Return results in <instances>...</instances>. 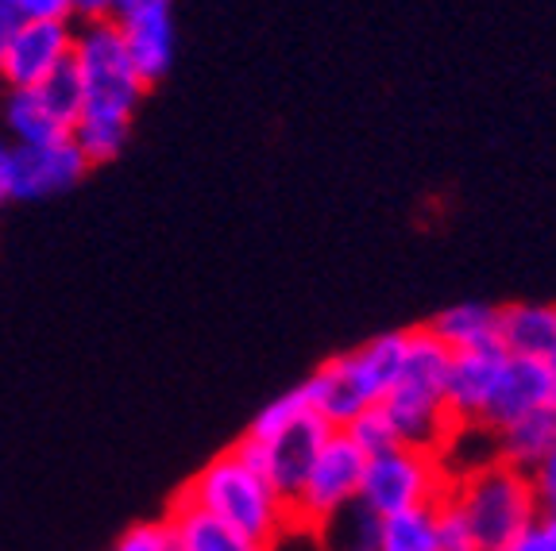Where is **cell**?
<instances>
[{
	"mask_svg": "<svg viewBox=\"0 0 556 551\" xmlns=\"http://www.w3.org/2000/svg\"><path fill=\"white\" fill-rule=\"evenodd\" d=\"M364 466H367L364 451L344 432H332L325 439L321 456L313 459L309 474H305V486L294 501V517L317 525L321 517H329L332 509L356 501L359 486H364Z\"/></svg>",
	"mask_w": 556,
	"mask_h": 551,
	"instance_id": "9c48e42d",
	"label": "cell"
},
{
	"mask_svg": "<svg viewBox=\"0 0 556 551\" xmlns=\"http://www.w3.org/2000/svg\"><path fill=\"white\" fill-rule=\"evenodd\" d=\"M406 347L409 328H402V332H382V336H371L352 351L325 359L305 379L313 413L321 417L329 428L344 432L359 413L382 406L402 374Z\"/></svg>",
	"mask_w": 556,
	"mask_h": 551,
	"instance_id": "6da1fadb",
	"label": "cell"
},
{
	"mask_svg": "<svg viewBox=\"0 0 556 551\" xmlns=\"http://www.w3.org/2000/svg\"><path fill=\"white\" fill-rule=\"evenodd\" d=\"M74 27L78 20H20L12 31L4 59H0V86L35 89L54 69L74 62Z\"/></svg>",
	"mask_w": 556,
	"mask_h": 551,
	"instance_id": "ba28073f",
	"label": "cell"
},
{
	"mask_svg": "<svg viewBox=\"0 0 556 551\" xmlns=\"http://www.w3.org/2000/svg\"><path fill=\"white\" fill-rule=\"evenodd\" d=\"M498 344L506 355L556 362V305H503Z\"/></svg>",
	"mask_w": 556,
	"mask_h": 551,
	"instance_id": "2e32d148",
	"label": "cell"
},
{
	"mask_svg": "<svg viewBox=\"0 0 556 551\" xmlns=\"http://www.w3.org/2000/svg\"><path fill=\"white\" fill-rule=\"evenodd\" d=\"M0 131L16 146H43L70 139V131L54 120L51 108L35 89H4V97H0Z\"/></svg>",
	"mask_w": 556,
	"mask_h": 551,
	"instance_id": "ac0fdd59",
	"label": "cell"
},
{
	"mask_svg": "<svg viewBox=\"0 0 556 551\" xmlns=\"http://www.w3.org/2000/svg\"><path fill=\"white\" fill-rule=\"evenodd\" d=\"M166 525H170L174 551H267V543L228 528L225 521L186 501L182 494L166 509Z\"/></svg>",
	"mask_w": 556,
	"mask_h": 551,
	"instance_id": "5bb4252c",
	"label": "cell"
},
{
	"mask_svg": "<svg viewBox=\"0 0 556 551\" xmlns=\"http://www.w3.org/2000/svg\"><path fill=\"white\" fill-rule=\"evenodd\" d=\"M124 0H78V20H116Z\"/></svg>",
	"mask_w": 556,
	"mask_h": 551,
	"instance_id": "4dcf8cb0",
	"label": "cell"
},
{
	"mask_svg": "<svg viewBox=\"0 0 556 551\" xmlns=\"http://www.w3.org/2000/svg\"><path fill=\"white\" fill-rule=\"evenodd\" d=\"M344 436L352 439V444H356V448L364 451L367 459L379 456V451H387V448H399V439H394L391 421H387V413H382L379 406L367 409V413H359L356 421H352L344 428Z\"/></svg>",
	"mask_w": 556,
	"mask_h": 551,
	"instance_id": "cb8c5ba5",
	"label": "cell"
},
{
	"mask_svg": "<svg viewBox=\"0 0 556 551\" xmlns=\"http://www.w3.org/2000/svg\"><path fill=\"white\" fill-rule=\"evenodd\" d=\"M93 166L86 163L74 139L43 146H12L9 181H4V201H43L70 193Z\"/></svg>",
	"mask_w": 556,
	"mask_h": 551,
	"instance_id": "30bf717a",
	"label": "cell"
},
{
	"mask_svg": "<svg viewBox=\"0 0 556 551\" xmlns=\"http://www.w3.org/2000/svg\"><path fill=\"white\" fill-rule=\"evenodd\" d=\"M325 551H382V517L367 501H348L317 521Z\"/></svg>",
	"mask_w": 556,
	"mask_h": 551,
	"instance_id": "d6986e66",
	"label": "cell"
},
{
	"mask_svg": "<svg viewBox=\"0 0 556 551\" xmlns=\"http://www.w3.org/2000/svg\"><path fill=\"white\" fill-rule=\"evenodd\" d=\"M113 551H174L170 525H166V517L139 521V525L124 528L121 540L113 543Z\"/></svg>",
	"mask_w": 556,
	"mask_h": 551,
	"instance_id": "d4e9b609",
	"label": "cell"
},
{
	"mask_svg": "<svg viewBox=\"0 0 556 551\" xmlns=\"http://www.w3.org/2000/svg\"><path fill=\"white\" fill-rule=\"evenodd\" d=\"M448 362L452 351L429 332L426 324L409 328V347L394 389L382 401V413L391 421L394 439L402 448L437 451L452 428L448 409Z\"/></svg>",
	"mask_w": 556,
	"mask_h": 551,
	"instance_id": "7a4b0ae2",
	"label": "cell"
},
{
	"mask_svg": "<svg viewBox=\"0 0 556 551\" xmlns=\"http://www.w3.org/2000/svg\"><path fill=\"white\" fill-rule=\"evenodd\" d=\"M178 494L198 509H205V513H213L217 521H225L228 528L252 536L260 543H267L278 528L294 517V509L270 490L267 478L236 448L208 459Z\"/></svg>",
	"mask_w": 556,
	"mask_h": 551,
	"instance_id": "3957f363",
	"label": "cell"
},
{
	"mask_svg": "<svg viewBox=\"0 0 556 551\" xmlns=\"http://www.w3.org/2000/svg\"><path fill=\"white\" fill-rule=\"evenodd\" d=\"M444 498L460 509L476 551H503L530 525L541 521V501L533 478L510 463H495L471 474L464 483H452Z\"/></svg>",
	"mask_w": 556,
	"mask_h": 551,
	"instance_id": "5b68a950",
	"label": "cell"
},
{
	"mask_svg": "<svg viewBox=\"0 0 556 551\" xmlns=\"http://www.w3.org/2000/svg\"><path fill=\"white\" fill-rule=\"evenodd\" d=\"M444 494H448V478L433 451L402 448V444L367 459L364 486H359V501H367L379 517L437 505Z\"/></svg>",
	"mask_w": 556,
	"mask_h": 551,
	"instance_id": "8992f818",
	"label": "cell"
},
{
	"mask_svg": "<svg viewBox=\"0 0 556 551\" xmlns=\"http://www.w3.org/2000/svg\"><path fill=\"white\" fill-rule=\"evenodd\" d=\"M12 139L0 131V205H4V181H9V163H12Z\"/></svg>",
	"mask_w": 556,
	"mask_h": 551,
	"instance_id": "d6a6232c",
	"label": "cell"
},
{
	"mask_svg": "<svg viewBox=\"0 0 556 551\" xmlns=\"http://www.w3.org/2000/svg\"><path fill=\"white\" fill-rule=\"evenodd\" d=\"M267 551H325V548H321V536H317V525H309L302 517H290L267 540Z\"/></svg>",
	"mask_w": 556,
	"mask_h": 551,
	"instance_id": "4316f807",
	"label": "cell"
},
{
	"mask_svg": "<svg viewBox=\"0 0 556 551\" xmlns=\"http://www.w3.org/2000/svg\"><path fill=\"white\" fill-rule=\"evenodd\" d=\"M35 93L43 97V104L51 108V116L62 124V128L74 131V124L81 120V108H86V86H81V74L74 62L54 69L43 86H35Z\"/></svg>",
	"mask_w": 556,
	"mask_h": 551,
	"instance_id": "7402d4cb",
	"label": "cell"
},
{
	"mask_svg": "<svg viewBox=\"0 0 556 551\" xmlns=\"http://www.w3.org/2000/svg\"><path fill=\"white\" fill-rule=\"evenodd\" d=\"M498 320H503V305L464 302L437 312L426 328L448 351H479V347H503L498 344Z\"/></svg>",
	"mask_w": 556,
	"mask_h": 551,
	"instance_id": "e0dca14e",
	"label": "cell"
},
{
	"mask_svg": "<svg viewBox=\"0 0 556 551\" xmlns=\"http://www.w3.org/2000/svg\"><path fill=\"white\" fill-rule=\"evenodd\" d=\"M332 432L337 428H329L317 413H305L302 421H294L290 428L275 432V436H267V439L240 436L232 448L267 478L278 498L294 509L298 494H302V486H305V474H309L313 459L321 456L325 439H329Z\"/></svg>",
	"mask_w": 556,
	"mask_h": 551,
	"instance_id": "52a82bcc",
	"label": "cell"
},
{
	"mask_svg": "<svg viewBox=\"0 0 556 551\" xmlns=\"http://www.w3.org/2000/svg\"><path fill=\"white\" fill-rule=\"evenodd\" d=\"M20 20H78V0H12Z\"/></svg>",
	"mask_w": 556,
	"mask_h": 551,
	"instance_id": "83f0119b",
	"label": "cell"
},
{
	"mask_svg": "<svg viewBox=\"0 0 556 551\" xmlns=\"http://www.w3.org/2000/svg\"><path fill=\"white\" fill-rule=\"evenodd\" d=\"M548 406H556V362L506 355L495 382V394L486 401L483 424H491L498 432L506 424L521 421L526 413H538V409Z\"/></svg>",
	"mask_w": 556,
	"mask_h": 551,
	"instance_id": "7c38bea8",
	"label": "cell"
},
{
	"mask_svg": "<svg viewBox=\"0 0 556 551\" xmlns=\"http://www.w3.org/2000/svg\"><path fill=\"white\" fill-rule=\"evenodd\" d=\"M0 4H12V0H0Z\"/></svg>",
	"mask_w": 556,
	"mask_h": 551,
	"instance_id": "836d02e7",
	"label": "cell"
},
{
	"mask_svg": "<svg viewBox=\"0 0 556 551\" xmlns=\"http://www.w3.org/2000/svg\"><path fill=\"white\" fill-rule=\"evenodd\" d=\"M437 540H441V551H476L460 509L452 505L448 498L437 501Z\"/></svg>",
	"mask_w": 556,
	"mask_h": 551,
	"instance_id": "484cf974",
	"label": "cell"
},
{
	"mask_svg": "<svg viewBox=\"0 0 556 551\" xmlns=\"http://www.w3.org/2000/svg\"><path fill=\"white\" fill-rule=\"evenodd\" d=\"M433 456H437V463H441L448 486L464 483V478L486 471V466L503 463L498 432L483 421H452L448 436L441 439V448H437Z\"/></svg>",
	"mask_w": 556,
	"mask_h": 551,
	"instance_id": "9a60e30c",
	"label": "cell"
},
{
	"mask_svg": "<svg viewBox=\"0 0 556 551\" xmlns=\"http://www.w3.org/2000/svg\"><path fill=\"white\" fill-rule=\"evenodd\" d=\"M503 347H479V351H452L448 362V409L452 421H483L486 401L495 394L503 371Z\"/></svg>",
	"mask_w": 556,
	"mask_h": 551,
	"instance_id": "4fadbf2b",
	"label": "cell"
},
{
	"mask_svg": "<svg viewBox=\"0 0 556 551\" xmlns=\"http://www.w3.org/2000/svg\"><path fill=\"white\" fill-rule=\"evenodd\" d=\"M174 0H124L116 12V24L124 31V43L136 62L139 78L155 86L174 66Z\"/></svg>",
	"mask_w": 556,
	"mask_h": 551,
	"instance_id": "8fae6325",
	"label": "cell"
},
{
	"mask_svg": "<svg viewBox=\"0 0 556 551\" xmlns=\"http://www.w3.org/2000/svg\"><path fill=\"white\" fill-rule=\"evenodd\" d=\"M382 551H441V540H437V505L382 517Z\"/></svg>",
	"mask_w": 556,
	"mask_h": 551,
	"instance_id": "44dd1931",
	"label": "cell"
},
{
	"mask_svg": "<svg viewBox=\"0 0 556 551\" xmlns=\"http://www.w3.org/2000/svg\"><path fill=\"white\" fill-rule=\"evenodd\" d=\"M74 66H78L81 86H86L81 116L131 128L151 86L139 78L116 20H78V27H74Z\"/></svg>",
	"mask_w": 556,
	"mask_h": 551,
	"instance_id": "277c9868",
	"label": "cell"
},
{
	"mask_svg": "<svg viewBox=\"0 0 556 551\" xmlns=\"http://www.w3.org/2000/svg\"><path fill=\"white\" fill-rule=\"evenodd\" d=\"M498 448H503V463L533 474L541 459L556 448V406L526 413L521 421L498 428Z\"/></svg>",
	"mask_w": 556,
	"mask_h": 551,
	"instance_id": "ffe728a7",
	"label": "cell"
},
{
	"mask_svg": "<svg viewBox=\"0 0 556 551\" xmlns=\"http://www.w3.org/2000/svg\"><path fill=\"white\" fill-rule=\"evenodd\" d=\"M530 478H533V490H538L541 513H556V448L541 459L538 471H533Z\"/></svg>",
	"mask_w": 556,
	"mask_h": 551,
	"instance_id": "f546056e",
	"label": "cell"
},
{
	"mask_svg": "<svg viewBox=\"0 0 556 551\" xmlns=\"http://www.w3.org/2000/svg\"><path fill=\"white\" fill-rule=\"evenodd\" d=\"M16 27H20L16 9H12V4H0V59H4V47H9V39H12Z\"/></svg>",
	"mask_w": 556,
	"mask_h": 551,
	"instance_id": "1f68e13d",
	"label": "cell"
},
{
	"mask_svg": "<svg viewBox=\"0 0 556 551\" xmlns=\"http://www.w3.org/2000/svg\"><path fill=\"white\" fill-rule=\"evenodd\" d=\"M503 551H556V513H541L538 525H530Z\"/></svg>",
	"mask_w": 556,
	"mask_h": 551,
	"instance_id": "f1b7e54d",
	"label": "cell"
},
{
	"mask_svg": "<svg viewBox=\"0 0 556 551\" xmlns=\"http://www.w3.org/2000/svg\"><path fill=\"white\" fill-rule=\"evenodd\" d=\"M305 413H313V406H309V389H305V382H298V386H294V389H287V394L270 397L267 406H263L260 413H255V421L248 424V432H243V436L267 439V436H275V432L290 428L294 421H302Z\"/></svg>",
	"mask_w": 556,
	"mask_h": 551,
	"instance_id": "603a6c76",
	"label": "cell"
}]
</instances>
